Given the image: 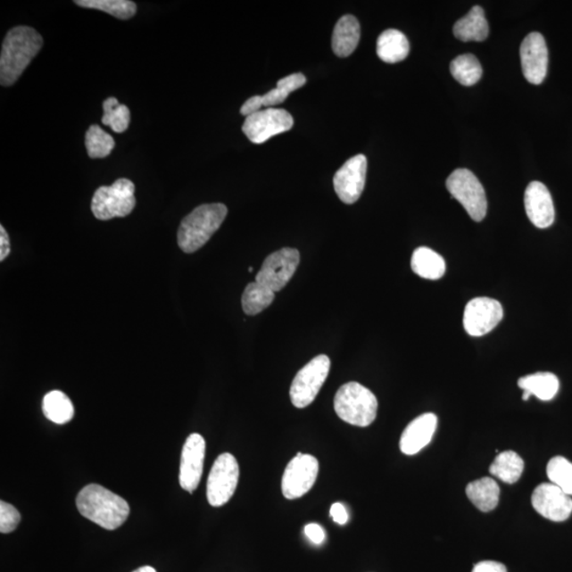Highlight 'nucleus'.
<instances>
[{"mask_svg": "<svg viewBox=\"0 0 572 572\" xmlns=\"http://www.w3.org/2000/svg\"><path fill=\"white\" fill-rule=\"evenodd\" d=\"M438 426V418L434 413H424L411 421L404 429L400 440V450L407 456L421 452L432 441Z\"/></svg>", "mask_w": 572, "mask_h": 572, "instance_id": "nucleus-18", "label": "nucleus"}, {"mask_svg": "<svg viewBox=\"0 0 572 572\" xmlns=\"http://www.w3.org/2000/svg\"><path fill=\"white\" fill-rule=\"evenodd\" d=\"M503 317L502 304L495 299H472L464 309L463 327L468 336L480 337L494 330Z\"/></svg>", "mask_w": 572, "mask_h": 572, "instance_id": "nucleus-12", "label": "nucleus"}, {"mask_svg": "<svg viewBox=\"0 0 572 572\" xmlns=\"http://www.w3.org/2000/svg\"><path fill=\"white\" fill-rule=\"evenodd\" d=\"M472 572H508L505 565L495 560H483L474 566Z\"/></svg>", "mask_w": 572, "mask_h": 572, "instance_id": "nucleus-38", "label": "nucleus"}, {"mask_svg": "<svg viewBox=\"0 0 572 572\" xmlns=\"http://www.w3.org/2000/svg\"><path fill=\"white\" fill-rule=\"evenodd\" d=\"M446 188L475 222L484 220L488 201L483 185L468 169H457L446 180Z\"/></svg>", "mask_w": 572, "mask_h": 572, "instance_id": "nucleus-6", "label": "nucleus"}, {"mask_svg": "<svg viewBox=\"0 0 572 572\" xmlns=\"http://www.w3.org/2000/svg\"><path fill=\"white\" fill-rule=\"evenodd\" d=\"M361 26L353 15H344L337 21L332 37L334 54L339 58H347L354 53L360 43Z\"/></svg>", "mask_w": 572, "mask_h": 572, "instance_id": "nucleus-19", "label": "nucleus"}, {"mask_svg": "<svg viewBox=\"0 0 572 572\" xmlns=\"http://www.w3.org/2000/svg\"><path fill=\"white\" fill-rule=\"evenodd\" d=\"M274 299V291L254 281L249 283L242 294V308L246 315L254 316L269 308Z\"/></svg>", "mask_w": 572, "mask_h": 572, "instance_id": "nucleus-27", "label": "nucleus"}, {"mask_svg": "<svg viewBox=\"0 0 572 572\" xmlns=\"http://www.w3.org/2000/svg\"><path fill=\"white\" fill-rule=\"evenodd\" d=\"M104 110L102 123L104 126L119 134L127 131L131 122V112L127 105L120 104L116 98L111 97L104 102Z\"/></svg>", "mask_w": 572, "mask_h": 572, "instance_id": "nucleus-30", "label": "nucleus"}, {"mask_svg": "<svg viewBox=\"0 0 572 572\" xmlns=\"http://www.w3.org/2000/svg\"><path fill=\"white\" fill-rule=\"evenodd\" d=\"M520 61L526 80L540 85L548 72L549 54L545 38L539 32L526 36L520 46Z\"/></svg>", "mask_w": 572, "mask_h": 572, "instance_id": "nucleus-15", "label": "nucleus"}, {"mask_svg": "<svg viewBox=\"0 0 572 572\" xmlns=\"http://www.w3.org/2000/svg\"><path fill=\"white\" fill-rule=\"evenodd\" d=\"M240 468L235 456L225 452L213 463L207 481V498L212 507H222L234 496Z\"/></svg>", "mask_w": 572, "mask_h": 572, "instance_id": "nucleus-8", "label": "nucleus"}, {"mask_svg": "<svg viewBox=\"0 0 572 572\" xmlns=\"http://www.w3.org/2000/svg\"><path fill=\"white\" fill-rule=\"evenodd\" d=\"M85 145L90 158H105L115 149V140L97 124L88 128L85 136Z\"/></svg>", "mask_w": 572, "mask_h": 572, "instance_id": "nucleus-31", "label": "nucleus"}, {"mask_svg": "<svg viewBox=\"0 0 572 572\" xmlns=\"http://www.w3.org/2000/svg\"><path fill=\"white\" fill-rule=\"evenodd\" d=\"M299 262L300 253L297 249L282 248L265 259L256 276V282L275 293L280 292L296 273Z\"/></svg>", "mask_w": 572, "mask_h": 572, "instance_id": "nucleus-11", "label": "nucleus"}, {"mask_svg": "<svg viewBox=\"0 0 572 572\" xmlns=\"http://www.w3.org/2000/svg\"><path fill=\"white\" fill-rule=\"evenodd\" d=\"M253 268H249V269H248L249 273H252V271H253Z\"/></svg>", "mask_w": 572, "mask_h": 572, "instance_id": "nucleus-42", "label": "nucleus"}, {"mask_svg": "<svg viewBox=\"0 0 572 572\" xmlns=\"http://www.w3.org/2000/svg\"><path fill=\"white\" fill-rule=\"evenodd\" d=\"M547 476L551 484L572 496V463L562 456L553 457L547 466Z\"/></svg>", "mask_w": 572, "mask_h": 572, "instance_id": "nucleus-32", "label": "nucleus"}, {"mask_svg": "<svg viewBox=\"0 0 572 572\" xmlns=\"http://www.w3.org/2000/svg\"><path fill=\"white\" fill-rule=\"evenodd\" d=\"M263 104L261 95H253V97L249 98L245 104L241 107V114L243 116H251L256 114V112L262 111Z\"/></svg>", "mask_w": 572, "mask_h": 572, "instance_id": "nucleus-37", "label": "nucleus"}, {"mask_svg": "<svg viewBox=\"0 0 572 572\" xmlns=\"http://www.w3.org/2000/svg\"><path fill=\"white\" fill-rule=\"evenodd\" d=\"M224 203H206L195 209L181 220L178 242L186 253H194L211 239L228 217Z\"/></svg>", "mask_w": 572, "mask_h": 572, "instance_id": "nucleus-3", "label": "nucleus"}, {"mask_svg": "<svg viewBox=\"0 0 572 572\" xmlns=\"http://www.w3.org/2000/svg\"><path fill=\"white\" fill-rule=\"evenodd\" d=\"M135 206V185L127 178L118 179L110 187H100L92 201V211L100 220L126 218Z\"/></svg>", "mask_w": 572, "mask_h": 572, "instance_id": "nucleus-5", "label": "nucleus"}, {"mask_svg": "<svg viewBox=\"0 0 572 572\" xmlns=\"http://www.w3.org/2000/svg\"><path fill=\"white\" fill-rule=\"evenodd\" d=\"M466 492L468 500L483 512L493 511L500 502V485L490 477L472 481L468 485Z\"/></svg>", "mask_w": 572, "mask_h": 572, "instance_id": "nucleus-23", "label": "nucleus"}, {"mask_svg": "<svg viewBox=\"0 0 572 572\" xmlns=\"http://www.w3.org/2000/svg\"><path fill=\"white\" fill-rule=\"evenodd\" d=\"M525 208L530 222L537 228H551L556 218L551 192L541 181H532L525 192Z\"/></svg>", "mask_w": 572, "mask_h": 572, "instance_id": "nucleus-17", "label": "nucleus"}, {"mask_svg": "<svg viewBox=\"0 0 572 572\" xmlns=\"http://www.w3.org/2000/svg\"><path fill=\"white\" fill-rule=\"evenodd\" d=\"M330 514L334 522L337 523L338 525L347 524L349 519V515H348L347 510H345V508L344 507V505H342V503H339V502L333 503L330 510Z\"/></svg>", "mask_w": 572, "mask_h": 572, "instance_id": "nucleus-39", "label": "nucleus"}, {"mask_svg": "<svg viewBox=\"0 0 572 572\" xmlns=\"http://www.w3.org/2000/svg\"><path fill=\"white\" fill-rule=\"evenodd\" d=\"M287 97L288 94L280 87L271 89L268 94L261 95L263 106H268V109L270 106L281 104Z\"/></svg>", "mask_w": 572, "mask_h": 572, "instance_id": "nucleus-35", "label": "nucleus"}, {"mask_svg": "<svg viewBox=\"0 0 572 572\" xmlns=\"http://www.w3.org/2000/svg\"><path fill=\"white\" fill-rule=\"evenodd\" d=\"M518 384L524 392V401H528L531 395H535L542 401H551L558 394L560 389L558 377L551 372H537L520 377Z\"/></svg>", "mask_w": 572, "mask_h": 572, "instance_id": "nucleus-21", "label": "nucleus"}, {"mask_svg": "<svg viewBox=\"0 0 572 572\" xmlns=\"http://www.w3.org/2000/svg\"><path fill=\"white\" fill-rule=\"evenodd\" d=\"M304 534L308 539L311 543H316V545H320V543L326 540V532L319 524H309L305 526Z\"/></svg>", "mask_w": 572, "mask_h": 572, "instance_id": "nucleus-36", "label": "nucleus"}, {"mask_svg": "<svg viewBox=\"0 0 572 572\" xmlns=\"http://www.w3.org/2000/svg\"><path fill=\"white\" fill-rule=\"evenodd\" d=\"M77 508L85 518L106 530H115L128 518L126 500L104 486L92 484L85 486L77 497Z\"/></svg>", "mask_w": 572, "mask_h": 572, "instance_id": "nucleus-2", "label": "nucleus"}, {"mask_svg": "<svg viewBox=\"0 0 572 572\" xmlns=\"http://www.w3.org/2000/svg\"><path fill=\"white\" fill-rule=\"evenodd\" d=\"M43 412L48 420L62 426L72 420L75 416V407L64 393L54 390L45 395Z\"/></svg>", "mask_w": 572, "mask_h": 572, "instance_id": "nucleus-26", "label": "nucleus"}, {"mask_svg": "<svg viewBox=\"0 0 572 572\" xmlns=\"http://www.w3.org/2000/svg\"><path fill=\"white\" fill-rule=\"evenodd\" d=\"M305 83H307V78H305L303 73H293V75L281 79V80L277 83V87L285 89L286 92L290 95L294 92V90L304 87Z\"/></svg>", "mask_w": 572, "mask_h": 572, "instance_id": "nucleus-34", "label": "nucleus"}, {"mask_svg": "<svg viewBox=\"0 0 572 572\" xmlns=\"http://www.w3.org/2000/svg\"><path fill=\"white\" fill-rule=\"evenodd\" d=\"M133 572H157V571L154 568H151V566H143V568L136 569Z\"/></svg>", "mask_w": 572, "mask_h": 572, "instance_id": "nucleus-41", "label": "nucleus"}, {"mask_svg": "<svg viewBox=\"0 0 572 572\" xmlns=\"http://www.w3.org/2000/svg\"><path fill=\"white\" fill-rule=\"evenodd\" d=\"M378 403L369 389L356 382L343 385L334 398V410L345 423L367 427L375 422Z\"/></svg>", "mask_w": 572, "mask_h": 572, "instance_id": "nucleus-4", "label": "nucleus"}, {"mask_svg": "<svg viewBox=\"0 0 572 572\" xmlns=\"http://www.w3.org/2000/svg\"><path fill=\"white\" fill-rule=\"evenodd\" d=\"M410 42L399 30H385L377 38V54L385 63H399L410 54Z\"/></svg>", "mask_w": 572, "mask_h": 572, "instance_id": "nucleus-22", "label": "nucleus"}, {"mask_svg": "<svg viewBox=\"0 0 572 572\" xmlns=\"http://www.w3.org/2000/svg\"><path fill=\"white\" fill-rule=\"evenodd\" d=\"M294 119L290 112L269 107L246 117L242 131L253 144H264L276 135L290 131Z\"/></svg>", "mask_w": 572, "mask_h": 572, "instance_id": "nucleus-10", "label": "nucleus"}, {"mask_svg": "<svg viewBox=\"0 0 572 572\" xmlns=\"http://www.w3.org/2000/svg\"><path fill=\"white\" fill-rule=\"evenodd\" d=\"M451 72L455 80L464 87H473L483 77V67L475 55L462 54L452 62Z\"/></svg>", "mask_w": 572, "mask_h": 572, "instance_id": "nucleus-28", "label": "nucleus"}, {"mask_svg": "<svg viewBox=\"0 0 572 572\" xmlns=\"http://www.w3.org/2000/svg\"><path fill=\"white\" fill-rule=\"evenodd\" d=\"M367 174V158L356 155L350 158L334 175L333 184L336 195L343 203L351 205L360 200L364 191Z\"/></svg>", "mask_w": 572, "mask_h": 572, "instance_id": "nucleus-13", "label": "nucleus"}, {"mask_svg": "<svg viewBox=\"0 0 572 572\" xmlns=\"http://www.w3.org/2000/svg\"><path fill=\"white\" fill-rule=\"evenodd\" d=\"M205 454L206 442L203 435H190L181 452L179 485L185 491L194 493L200 485Z\"/></svg>", "mask_w": 572, "mask_h": 572, "instance_id": "nucleus-16", "label": "nucleus"}, {"mask_svg": "<svg viewBox=\"0 0 572 572\" xmlns=\"http://www.w3.org/2000/svg\"><path fill=\"white\" fill-rule=\"evenodd\" d=\"M43 47V37L33 28L15 27L5 36L0 55V83L11 87Z\"/></svg>", "mask_w": 572, "mask_h": 572, "instance_id": "nucleus-1", "label": "nucleus"}, {"mask_svg": "<svg viewBox=\"0 0 572 572\" xmlns=\"http://www.w3.org/2000/svg\"><path fill=\"white\" fill-rule=\"evenodd\" d=\"M525 468V462L517 452L507 451L501 452L493 461L490 467V473L505 484L518 483L522 477Z\"/></svg>", "mask_w": 572, "mask_h": 572, "instance_id": "nucleus-25", "label": "nucleus"}, {"mask_svg": "<svg viewBox=\"0 0 572 572\" xmlns=\"http://www.w3.org/2000/svg\"><path fill=\"white\" fill-rule=\"evenodd\" d=\"M319 473V462L314 456L298 452L287 464L282 477V494L286 500H297L313 488Z\"/></svg>", "mask_w": 572, "mask_h": 572, "instance_id": "nucleus-9", "label": "nucleus"}, {"mask_svg": "<svg viewBox=\"0 0 572 572\" xmlns=\"http://www.w3.org/2000/svg\"><path fill=\"white\" fill-rule=\"evenodd\" d=\"M531 502L537 513L551 522H565L572 513L571 496L551 483L537 486L532 494Z\"/></svg>", "mask_w": 572, "mask_h": 572, "instance_id": "nucleus-14", "label": "nucleus"}, {"mask_svg": "<svg viewBox=\"0 0 572 572\" xmlns=\"http://www.w3.org/2000/svg\"><path fill=\"white\" fill-rule=\"evenodd\" d=\"M82 8L97 9L119 20H128L136 14L137 5L129 0H76Z\"/></svg>", "mask_w": 572, "mask_h": 572, "instance_id": "nucleus-29", "label": "nucleus"}, {"mask_svg": "<svg viewBox=\"0 0 572 572\" xmlns=\"http://www.w3.org/2000/svg\"><path fill=\"white\" fill-rule=\"evenodd\" d=\"M19 511L8 502H0V532L4 535L14 531L21 522Z\"/></svg>", "mask_w": 572, "mask_h": 572, "instance_id": "nucleus-33", "label": "nucleus"}, {"mask_svg": "<svg viewBox=\"0 0 572 572\" xmlns=\"http://www.w3.org/2000/svg\"><path fill=\"white\" fill-rule=\"evenodd\" d=\"M411 269L423 279L438 280L444 276L446 264L444 259L433 249L419 247L412 253Z\"/></svg>", "mask_w": 572, "mask_h": 572, "instance_id": "nucleus-24", "label": "nucleus"}, {"mask_svg": "<svg viewBox=\"0 0 572 572\" xmlns=\"http://www.w3.org/2000/svg\"><path fill=\"white\" fill-rule=\"evenodd\" d=\"M489 24L485 11L475 5L469 12L456 21L454 34L462 42H483L489 37Z\"/></svg>", "mask_w": 572, "mask_h": 572, "instance_id": "nucleus-20", "label": "nucleus"}, {"mask_svg": "<svg viewBox=\"0 0 572 572\" xmlns=\"http://www.w3.org/2000/svg\"><path fill=\"white\" fill-rule=\"evenodd\" d=\"M10 253V239L7 230L4 226H0V261H4Z\"/></svg>", "mask_w": 572, "mask_h": 572, "instance_id": "nucleus-40", "label": "nucleus"}, {"mask_svg": "<svg viewBox=\"0 0 572 572\" xmlns=\"http://www.w3.org/2000/svg\"><path fill=\"white\" fill-rule=\"evenodd\" d=\"M330 367V359L322 354L316 356L297 373L290 390L291 401L294 407L305 409L313 403L326 382Z\"/></svg>", "mask_w": 572, "mask_h": 572, "instance_id": "nucleus-7", "label": "nucleus"}]
</instances>
